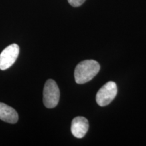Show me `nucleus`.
Listing matches in <instances>:
<instances>
[{"label":"nucleus","instance_id":"obj_1","mask_svg":"<svg viewBox=\"0 0 146 146\" xmlns=\"http://www.w3.org/2000/svg\"><path fill=\"white\" fill-rule=\"evenodd\" d=\"M100 70L98 62L87 60L78 63L74 70V78L77 84H84L92 80Z\"/></svg>","mask_w":146,"mask_h":146},{"label":"nucleus","instance_id":"obj_2","mask_svg":"<svg viewBox=\"0 0 146 146\" xmlns=\"http://www.w3.org/2000/svg\"><path fill=\"white\" fill-rule=\"evenodd\" d=\"M60 89L56 81L48 79L43 89V103L47 108H53L58 105L60 100Z\"/></svg>","mask_w":146,"mask_h":146},{"label":"nucleus","instance_id":"obj_3","mask_svg":"<svg viewBox=\"0 0 146 146\" xmlns=\"http://www.w3.org/2000/svg\"><path fill=\"white\" fill-rule=\"evenodd\" d=\"M118 88L116 84L109 81L103 85L96 94V102L100 106H108L116 96Z\"/></svg>","mask_w":146,"mask_h":146},{"label":"nucleus","instance_id":"obj_4","mask_svg":"<svg viewBox=\"0 0 146 146\" xmlns=\"http://www.w3.org/2000/svg\"><path fill=\"white\" fill-rule=\"evenodd\" d=\"M20 48L17 44L9 45L0 54V70H5L10 68L19 55Z\"/></svg>","mask_w":146,"mask_h":146},{"label":"nucleus","instance_id":"obj_5","mask_svg":"<svg viewBox=\"0 0 146 146\" xmlns=\"http://www.w3.org/2000/svg\"><path fill=\"white\" fill-rule=\"evenodd\" d=\"M89 129V122L83 116H78L72 120L71 132L76 138L81 139L85 137Z\"/></svg>","mask_w":146,"mask_h":146},{"label":"nucleus","instance_id":"obj_6","mask_svg":"<svg viewBox=\"0 0 146 146\" xmlns=\"http://www.w3.org/2000/svg\"><path fill=\"white\" fill-rule=\"evenodd\" d=\"M0 119L8 123H16L18 120V113L13 108L0 102Z\"/></svg>","mask_w":146,"mask_h":146},{"label":"nucleus","instance_id":"obj_7","mask_svg":"<svg viewBox=\"0 0 146 146\" xmlns=\"http://www.w3.org/2000/svg\"><path fill=\"white\" fill-rule=\"evenodd\" d=\"M85 1L86 0H68L70 5H71L73 7L81 6Z\"/></svg>","mask_w":146,"mask_h":146}]
</instances>
